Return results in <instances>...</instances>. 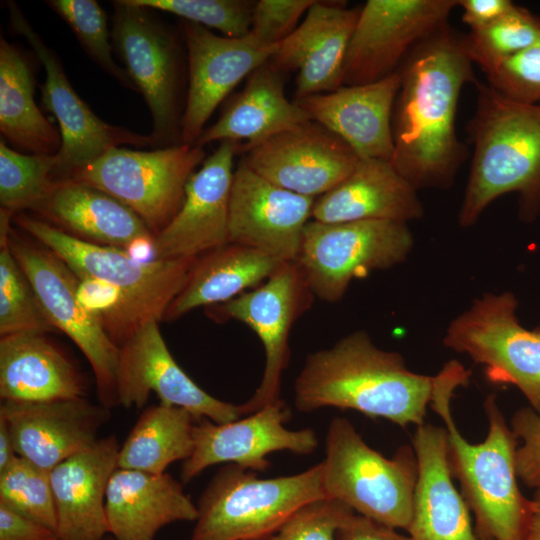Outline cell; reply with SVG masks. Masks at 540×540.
Instances as JSON below:
<instances>
[{
    "instance_id": "cell-1",
    "label": "cell",
    "mask_w": 540,
    "mask_h": 540,
    "mask_svg": "<svg viewBox=\"0 0 540 540\" xmlns=\"http://www.w3.org/2000/svg\"><path fill=\"white\" fill-rule=\"evenodd\" d=\"M473 66L463 35L447 23L419 42L398 70L390 162L417 190L448 189L469 157L456 117L462 89L477 81Z\"/></svg>"
},
{
    "instance_id": "cell-2",
    "label": "cell",
    "mask_w": 540,
    "mask_h": 540,
    "mask_svg": "<svg viewBox=\"0 0 540 540\" xmlns=\"http://www.w3.org/2000/svg\"><path fill=\"white\" fill-rule=\"evenodd\" d=\"M437 383L438 375L410 371L401 354L377 347L359 330L307 356L295 379L294 403L301 412L351 409L418 427L425 424Z\"/></svg>"
},
{
    "instance_id": "cell-3",
    "label": "cell",
    "mask_w": 540,
    "mask_h": 540,
    "mask_svg": "<svg viewBox=\"0 0 540 540\" xmlns=\"http://www.w3.org/2000/svg\"><path fill=\"white\" fill-rule=\"evenodd\" d=\"M430 407L443 420L447 432V457L452 477L475 517L477 537L491 540H525L529 502L518 486L517 437L508 426L494 394L484 402L488 434L479 444L469 443L452 418L454 391L469 382L470 371L457 361L440 370Z\"/></svg>"
},
{
    "instance_id": "cell-4",
    "label": "cell",
    "mask_w": 540,
    "mask_h": 540,
    "mask_svg": "<svg viewBox=\"0 0 540 540\" xmlns=\"http://www.w3.org/2000/svg\"><path fill=\"white\" fill-rule=\"evenodd\" d=\"M476 105L467 122L473 156L458 214L460 226L474 225L499 197L516 193L526 222L540 213V103L507 97L476 81Z\"/></svg>"
},
{
    "instance_id": "cell-5",
    "label": "cell",
    "mask_w": 540,
    "mask_h": 540,
    "mask_svg": "<svg viewBox=\"0 0 540 540\" xmlns=\"http://www.w3.org/2000/svg\"><path fill=\"white\" fill-rule=\"evenodd\" d=\"M323 498L321 463L266 479L226 464L199 498L191 540H265L299 508Z\"/></svg>"
},
{
    "instance_id": "cell-6",
    "label": "cell",
    "mask_w": 540,
    "mask_h": 540,
    "mask_svg": "<svg viewBox=\"0 0 540 540\" xmlns=\"http://www.w3.org/2000/svg\"><path fill=\"white\" fill-rule=\"evenodd\" d=\"M320 463L326 498L407 531L418 479L413 446L403 445L386 458L362 439L348 419L336 417L328 427L325 458Z\"/></svg>"
},
{
    "instance_id": "cell-7",
    "label": "cell",
    "mask_w": 540,
    "mask_h": 540,
    "mask_svg": "<svg viewBox=\"0 0 540 540\" xmlns=\"http://www.w3.org/2000/svg\"><path fill=\"white\" fill-rule=\"evenodd\" d=\"M15 222L79 279H96L121 291L129 337L146 321L163 320L198 258L142 261L124 249L82 240L26 214L18 213Z\"/></svg>"
},
{
    "instance_id": "cell-8",
    "label": "cell",
    "mask_w": 540,
    "mask_h": 540,
    "mask_svg": "<svg viewBox=\"0 0 540 540\" xmlns=\"http://www.w3.org/2000/svg\"><path fill=\"white\" fill-rule=\"evenodd\" d=\"M112 5L113 49L150 110L152 148L180 144L186 100L178 37L156 10L132 0Z\"/></svg>"
},
{
    "instance_id": "cell-9",
    "label": "cell",
    "mask_w": 540,
    "mask_h": 540,
    "mask_svg": "<svg viewBox=\"0 0 540 540\" xmlns=\"http://www.w3.org/2000/svg\"><path fill=\"white\" fill-rule=\"evenodd\" d=\"M205 156L203 147L185 143L149 151L116 147L67 179L113 196L134 211L155 236L179 211L186 184Z\"/></svg>"
},
{
    "instance_id": "cell-10",
    "label": "cell",
    "mask_w": 540,
    "mask_h": 540,
    "mask_svg": "<svg viewBox=\"0 0 540 540\" xmlns=\"http://www.w3.org/2000/svg\"><path fill=\"white\" fill-rule=\"evenodd\" d=\"M414 244L408 223L362 220L305 226L296 262L313 295L334 303L350 283L405 261Z\"/></svg>"
},
{
    "instance_id": "cell-11",
    "label": "cell",
    "mask_w": 540,
    "mask_h": 540,
    "mask_svg": "<svg viewBox=\"0 0 540 540\" xmlns=\"http://www.w3.org/2000/svg\"><path fill=\"white\" fill-rule=\"evenodd\" d=\"M511 292L485 293L455 317L443 344L484 366L493 383L512 384L540 413V327L524 328Z\"/></svg>"
},
{
    "instance_id": "cell-12",
    "label": "cell",
    "mask_w": 540,
    "mask_h": 540,
    "mask_svg": "<svg viewBox=\"0 0 540 540\" xmlns=\"http://www.w3.org/2000/svg\"><path fill=\"white\" fill-rule=\"evenodd\" d=\"M40 245L20 238L11 228V252L28 277L48 319L56 330L70 337L87 358L96 378L101 405L106 408L118 405L119 346L79 301V278L58 256Z\"/></svg>"
},
{
    "instance_id": "cell-13",
    "label": "cell",
    "mask_w": 540,
    "mask_h": 540,
    "mask_svg": "<svg viewBox=\"0 0 540 540\" xmlns=\"http://www.w3.org/2000/svg\"><path fill=\"white\" fill-rule=\"evenodd\" d=\"M9 24L32 48L45 71L41 100L57 120L61 146L56 153L54 180L67 179L73 171L107 151L132 145L152 147L150 135H141L100 119L73 89L57 54L46 45L14 1H7Z\"/></svg>"
},
{
    "instance_id": "cell-14",
    "label": "cell",
    "mask_w": 540,
    "mask_h": 540,
    "mask_svg": "<svg viewBox=\"0 0 540 540\" xmlns=\"http://www.w3.org/2000/svg\"><path fill=\"white\" fill-rule=\"evenodd\" d=\"M458 0H368L360 8L343 66V85L396 73L409 52L449 23Z\"/></svg>"
},
{
    "instance_id": "cell-15",
    "label": "cell",
    "mask_w": 540,
    "mask_h": 540,
    "mask_svg": "<svg viewBox=\"0 0 540 540\" xmlns=\"http://www.w3.org/2000/svg\"><path fill=\"white\" fill-rule=\"evenodd\" d=\"M313 293L296 261L284 262L261 285L212 306L213 318L237 320L256 333L265 351V368L253 396L241 404L244 415L280 400L281 377L289 361V335L310 307Z\"/></svg>"
},
{
    "instance_id": "cell-16",
    "label": "cell",
    "mask_w": 540,
    "mask_h": 540,
    "mask_svg": "<svg viewBox=\"0 0 540 540\" xmlns=\"http://www.w3.org/2000/svg\"><path fill=\"white\" fill-rule=\"evenodd\" d=\"M116 395L118 405L142 408L151 392L161 403L189 411L198 421H235L244 415L242 406L219 400L200 388L177 364L158 327L143 323L119 347Z\"/></svg>"
},
{
    "instance_id": "cell-17",
    "label": "cell",
    "mask_w": 540,
    "mask_h": 540,
    "mask_svg": "<svg viewBox=\"0 0 540 540\" xmlns=\"http://www.w3.org/2000/svg\"><path fill=\"white\" fill-rule=\"evenodd\" d=\"M290 411L280 399L227 423L207 418L196 421L194 449L181 466V481L187 483L210 466L235 464L253 472L270 466L267 456L276 451L309 455L318 447L311 428L290 430L284 426Z\"/></svg>"
},
{
    "instance_id": "cell-18",
    "label": "cell",
    "mask_w": 540,
    "mask_h": 540,
    "mask_svg": "<svg viewBox=\"0 0 540 540\" xmlns=\"http://www.w3.org/2000/svg\"><path fill=\"white\" fill-rule=\"evenodd\" d=\"M180 28L188 60L181 143L194 145L219 104L266 63L278 45L264 44L251 33L239 38L219 36L185 20H181Z\"/></svg>"
},
{
    "instance_id": "cell-19",
    "label": "cell",
    "mask_w": 540,
    "mask_h": 540,
    "mask_svg": "<svg viewBox=\"0 0 540 540\" xmlns=\"http://www.w3.org/2000/svg\"><path fill=\"white\" fill-rule=\"evenodd\" d=\"M359 161L341 138L308 120L250 149L242 162L283 189L317 198L349 176Z\"/></svg>"
},
{
    "instance_id": "cell-20",
    "label": "cell",
    "mask_w": 540,
    "mask_h": 540,
    "mask_svg": "<svg viewBox=\"0 0 540 540\" xmlns=\"http://www.w3.org/2000/svg\"><path fill=\"white\" fill-rule=\"evenodd\" d=\"M315 199L283 189L241 162L232 179L229 243L254 248L279 262L296 261Z\"/></svg>"
},
{
    "instance_id": "cell-21",
    "label": "cell",
    "mask_w": 540,
    "mask_h": 540,
    "mask_svg": "<svg viewBox=\"0 0 540 540\" xmlns=\"http://www.w3.org/2000/svg\"><path fill=\"white\" fill-rule=\"evenodd\" d=\"M240 145L220 142L192 174L179 211L154 236L153 259L197 258L229 243L233 160Z\"/></svg>"
},
{
    "instance_id": "cell-22",
    "label": "cell",
    "mask_w": 540,
    "mask_h": 540,
    "mask_svg": "<svg viewBox=\"0 0 540 540\" xmlns=\"http://www.w3.org/2000/svg\"><path fill=\"white\" fill-rule=\"evenodd\" d=\"M108 408L84 397L46 402L2 401L16 454L51 471L90 448L108 419Z\"/></svg>"
},
{
    "instance_id": "cell-23",
    "label": "cell",
    "mask_w": 540,
    "mask_h": 540,
    "mask_svg": "<svg viewBox=\"0 0 540 540\" xmlns=\"http://www.w3.org/2000/svg\"><path fill=\"white\" fill-rule=\"evenodd\" d=\"M360 9L316 1L295 31L278 44L269 62L283 73L296 71L297 99L343 86V66Z\"/></svg>"
},
{
    "instance_id": "cell-24",
    "label": "cell",
    "mask_w": 540,
    "mask_h": 540,
    "mask_svg": "<svg viewBox=\"0 0 540 540\" xmlns=\"http://www.w3.org/2000/svg\"><path fill=\"white\" fill-rule=\"evenodd\" d=\"M400 83L397 71L373 83L343 85L295 101L310 120L341 138L360 159L391 161L392 116Z\"/></svg>"
},
{
    "instance_id": "cell-25",
    "label": "cell",
    "mask_w": 540,
    "mask_h": 540,
    "mask_svg": "<svg viewBox=\"0 0 540 540\" xmlns=\"http://www.w3.org/2000/svg\"><path fill=\"white\" fill-rule=\"evenodd\" d=\"M412 446L418 479L408 535L412 540H477L470 509L452 481L445 427L418 426Z\"/></svg>"
},
{
    "instance_id": "cell-26",
    "label": "cell",
    "mask_w": 540,
    "mask_h": 540,
    "mask_svg": "<svg viewBox=\"0 0 540 540\" xmlns=\"http://www.w3.org/2000/svg\"><path fill=\"white\" fill-rule=\"evenodd\" d=\"M119 448L115 436L102 438L50 471L60 540H102L108 533L105 498Z\"/></svg>"
},
{
    "instance_id": "cell-27",
    "label": "cell",
    "mask_w": 540,
    "mask_h": 540,
    "mask_svg": "<svg viewBox=\"0 0 540 540\" xmlns=\"http://www.w3.org/2000/svg\"><path fill=\"white\" fill-rule=\"evenodd\" d=\"M46 222L82 240L121 249L150 244L154 235L125 204L88 184L56 180L33 209Z\"/></svg>"
},
{
    "instance_id": "cell-28",
    "label": "cell",
    "mask_w": 540,
    "mask_h": 540,
    "mask_svg": "<svg viewBox=\"0 0 540 540\" xmlns=\"http://www.w3.org/2000/svg\"><path fill=\"white\" fill-rule=\"evenodd\" d=\"M105 510L114 540H154L164 526L198 516L197 505L168 473L122 468L109 480Z\"/></svg>"
},
{
    "instance_id": "cell-29",
    "label": "cell",
    "mask_w": 540,
    "mask_h": 540,
    "mask_svg": "<svg viewBox=\"0 0 540 540\" xmlns=\"http://www.w3.org/2000/svg\"><path fill=\"white\" fill-rule=\"evenodd\" d=\"M417 189L382 159H360L336 187L315 199L312 219L323 223L392 220L408 223L424 215Z\"/></svg>"
},
{
    "instance_id": "cell-30",
    "label": "cell",
    "mask_w": 540,
    "mask_h": 540,
    "mask_svg": "<svg viewBox=\"0 0 540 540\" xmlns=\"http://www.w3.org/2000/svg\"><path fill=\"white\" fill-rule=\"evenodd\" d=\"M284 75L269 60L254 70L243 90L228 103L218 120L202 131L194 145L245 141L239 151L247 152L276 134L310 120L296 101L286 97Z\"/></svg>"
},
{
    "instance_id": "cell-31",
    "label": "cell",
    "mask_w": 540,
    "mask_h": 540,
    "mask_svg": "<svg viewBox=\"0 0 540 540\" xmlns=\"http://www.w3.org/2000/svg\"><path fill=\"white\" fill-rule=\"evenodd\" d=\"M2 401L46 402L84 397L79 373L43 333L19 332L0 339Z\"/></svg>"
},
{
    "instance_id": "cell-32",
    "label": "cell",
    "mask_w": 540,
    "mask_h": 540,
    "mask_svg": "<svg viewBox=\"0 0 540 540\" xmlns=\"http://www.w3.org/2000/svg\"><path fill=\"white\" fill-rule=\"evenodd\" d=\"M284 262L254 248L227 243L199 256L163 320H175L202 306H215L264 283Z\"/></svg>"
},
{
    "instance_id": "cell-33",
    "label": "cell",
    "mask_w": 540,
    "mask_h": 540,
    "mask_svg": "<svg viewBox=\"0 0 540 540\" xmlns=\"http://www.w3.org/2000/svg\"><path fill=\"white\" fill-rule=\"evenodd\" d=\"M0 132L20 152L54 155L60 132L34 101V77L26 54L0 37Z\"/></svg>"
},
{
    "instance_id": "cell-34",
    "label": "cell",
    "mask_w": 540,
    "mask_h": 540,
    "mask_svg": "<svg viewBox=\"0 0 540 540\" xmlns=\"http://www.w3.org/2000/svg\"><path fill=\"white\" fill-rule=\"evenodd\" d=\"M196 419L184 408L159 403L146 408L119 448L118 468L153 474L188 459L194 449Z\"/></svg>"
},
{
    "instance_id": "cell-35",
    "label": "cell",
    "mask_w": 540,
    "mask_h": 540,
    "mask_svg": "<svg viewBox=\"0 0 540 540\" xmlns=\"http://www.w3.org/2000/svg\"><path fill=\"white\" fill-rule=\"evenodd\" d=\"M540 35V19L527 8H513L490 25L463 35L470 60L488 76L531 47Z\"/></svg>"
},
{
    "instance_id": "cell-36",
    "label": "cell",
    "mask_w": 540,
    "mask_h": 540,
    "mask_svg": "<svg viewBox=\"0 0 540 540\" xmlns=\"http://www.w3.org/2000/svg\"><path fill=\"white\" fill-rule=\"evenodd\" d=\"M11 226H0V335L56 331L9 246Z\"/></svg>"
},
{
    "instance_id": "cell-37",
    "label": "cell",
    "mask_w": 540,
    "mask_h": 540,
    "mask_svg": "<svg viewBox=\"0 0 540 540\" xmlns=\"http://www.w3.org/2000/svg\"><path fill=\"white\" fill-rule=\"evenodd\" d=\"M56 154L19 152L0 140V206L13 215L33 210L49 193L55 180Z\"/></svg>"
},
{
    "instance_id": "cell-38",
    "label": "cell",
    "mask_w": 540,
    "mask_h": 540,
    "mask_svg": "<svg viewBox=\"0 0 540 540\" xmlns=\"http://www.w3.org/2000/svg\"><path fill=\"white\" fill-rule=\"evenodd\" d=\"M46 5L74 32L90 59L125 88L135 91L128 74L113 57L107 14L95 0H47Z\"/></svg>"
},
{
    "instance_id": "cell-39",
    "label": "cell",
    "mask_w": 540,
    "mask_h": 540,
    "mask_svg": "<svg viewBox=\"0 0 540 540\" xmlns=\"http://www.w3.org/2000/svg\"><path fill=\"white\" fill-rule=\"evenodd\" d=\"M0 503L57 532L50 471L17 456L0 472Z\"/></svg>"
},
{
    "instance_id": "cell-40",
    "label": "cell",
    "mask_w": 540,
    "mask_h": 540,
    "mask_svg": "<svg viewBox=\"0 0 540 540\" xmlns=\"http://www.w3.org/2000/svg\"><path fill=\"white\" fill-rule=\"evenodd\" d=\"M134 3L174 14L181 20L216 29L223 36L239 38L251 31L256 1L249 0H132Z\"/></svg>"
},
{
    "instance_id": "cell-41",
    "label": "cell",
    "mask_w": 540,
    "mask_h": 540,
    "mask_svg": "<svg viewBox=\"0 0 540 540\" xmlns=\"http://www.w3.org/2000/svg\"><path fill=\"white\" fill-rule=\"evenodd\" d=\"M353 513L338 500H315L299 508L265 540H336L338 529Z\"/></svg>"
},
{
    "instance_id": "cell-42",
    "label": "cell",
    "mask_w": 540,
    "mask_h": 540,
    "mask_svg": "<svg viewBox=\"0 0 540 540\" xmlns=\"http://www.w3.org/2000/svg\"><path fill=\"white\" fill-rule=\"evenodd\" d=\"M486 79L509 98L540 103V35L531 47L506 61Z\"/></svg>"
},
{
    "instance_id": "cell-43",
    "label": "cell",
    "mask_w": 540,
    "mask_h": 540,
    "mask_svg": "<svg viewBox=\"0 0 540 540\" xmlns=\"http://www.w3.org/2000/svg\"><path fill=\"white\" fill-rule=\"evenodd\" d=\"M316 0H260L255 3L250 33L267 45H278L298 27Z\"/></svg>"
},
{
    "instance_id": "cell-44",
    "label": "cell",
    "mask_w": 540,
    "mask_h": 540,
    "mask_svg": "<svg viewBox=\"0 0 540 540\" xmlns=\"http://www.w3.org/2000/svg\"><path fill=\"white\" fill-rule=\"evenodd\" d=\"M511 429L522 441L515 456L517 477L536 489L540 486V413L531 407L517 410L511 419Z\"/></svg>"
},
{
    "instance_id": "cell-45",
    "label": "cell",
    "mask_w": 540,
    "mask_h": 540,
    "mask_svg": "<svg viewBox=\"0 0 540 540\" xmlns=\"http://www.w3.org/2000/svg\"><path fill=\"white\" fill-rule=\"evenodd\" d=\"M0 540H60L53 529L0 503Z\"/></svg>"
},
{
    "instance_id": "cell-46",
    "label": "cell",
    "mask_w": 540,
    "mask_h": 540,
    "mask_svg": "<svg viewBox=\"0 0 540 540\" xmlns=\"http://www.w3.org/2000/svg\"><path fill=\"white\" fill-rule=\"evenodd\" d=\"M336 540H412L396 528L353 513L338 529Z\"/></svg>"
},
{
    "instance_id": "cell-47",
    "label": "cell",
    "mask_w": 540,
    "mask_h": 540,
    "mask_svg": "<svg viewBox=\"0 0 540 540\" xmlns=\"http://www.w3.org/2000/svg\"><path fill=\"white\" fill-rule=\"evenodd\" d=\"M514 2L510 0H458L462 9L461 20L470 31L484 28L509 12Z\"/></svg>"
},
{
    "instance_id": "cell-48",
    "label": "cell",
    "mask_w": 540,
    "mask_h": 540,
    "mask_svg": "<svg viewBox=\"0 0 540 540\" xmlns=\"http://www.w3.org/2000/svg\"><path fill=\"white\" fill-rule=\"evenodd\" d=\"M17 456L9 426L0 417V472L10 466Z\"/></svg>"
},
{
    "instance_id": "cell-49",
    "label": "cell",
    "mask_w": 540,
    "mask_h": 540,
    "mask_svg": "<svg viewBox=\"0 0 540 540\" xmlns=\"http://www.w3.org/2000/svg\"><path fill=\"white\" fill-rule=\"evenodd\" d=\"M529 516L525 540H540V486L529 499Z\"/></svg>"
},
{
    "instance_id": "cell-50",
    "label": "cell",
    "mask_w": 540,
    "mask_h": 540,
    "mask_svg": "<svg viewBox=\"0 0 540 540\" xmlns=\"http://www.w3.org/2000/svg\"><path fill=\"white\" fill-rule=\"evenodd\" d=\"M477 540H491V539H489V538L477 537Z\"/></svg>"
}]
</instances>
